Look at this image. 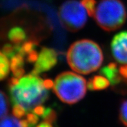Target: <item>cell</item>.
I'll return each instance as SVG.
<instances>
[{"mask_svg": "<svg viewBox=\"0 0 127 127\" xmlns=\"http://www.w3.org/2000/svg\"><path fill=\"white\" fill-rule=\"evenodd\" d=\"M8 86L12 105L22 106L27 112L41 105L48 97L43 81L32 73L19 78L13 77L8 81Z\"/></svg>", "mask_w": 127, "mask_h": 127, "instance_id": "6da1fadb", "label": "cell"}, {"mask_svg": "<svg viewBox=\"0 0 127 127\" xmlns=\"http://www.w3.org/2000/svg\"><path fill=\"white\" fill-rule=\"evenodd\" d=\"M68 64L74 71L87 75L101 66L103 54L99 45L90 40L83 39L73 43L66 55Z\"/></svg>", "mask_w": 127, "mask_h": 127, "instance_id": "7a4b0ae2", "label": "cell"}, {"mask_svg": "<svg viewBox=\"0 0 127 127\" xmlns=\"http://www.w3.org/2000/svg\"><path fill=\"white\" fill-rule=\"evenodd\" d=\"M87 88V83L83 77L71 71H65L56 78L53 89L61 101L72 105L83 98Z\"/></svg>", "mask_w": 127, "mask_h": 127, "instance_id": "3957f363", "label": "cell"}, {"mask_svg": "<svg viewBox=\"0 0 127 127\" xmlns=\"http://www.w3.org/2000/svg\"><path fill=\"white\" fill-rule=\"evenodd\" d=\"M127 17L125 6L121 0H101L94 14L97 24L108 32L121 27Z\"/></svg>", "mask_w": 127, "mask_h": 127, "instance_id": "277c9868", "label": "cell"}, {"mask_svg": "<svg viewBox=\"0 0 127 127\" xmlns=\"http://www.w3.org/2000/svg\"><path fill=\"white\" fill-rule=\"evenodd\" d=\"M87 14L82 3L77 0L66 1L61 5L59 10L62 24L71 32H76L85 25Z\"/></svg>", "mask_w": 127, "mask_h": 127, "instance_id": "5b68a950", "label": "cell"}, {"mask_svg": "<svg viewBox=\"0 0 127 127\" xmlns=\"http://www.w3.org/2000/svg\"><path fill=\"white\" fill-rule=\"evenodd\" d=\"M57 62L58 55L56 51L45 47H43L38 53L32 73L38 75L42 73L49 71L56 66Z\"/></svg>", "mask_w": 127, "mask_h": 127, "instance_id": "8992f818", "label": "cell"}, {"mask_svg": "<svg viewBox=\"0 0 127 127\" xmlns=\"http://www.w3.org/2000/svg\"><path fill=\"white\" fill-rule=\"evenodd\" d=\"M111 49L114 58L118 62L127 64V31H121L114 36Z\"/></svg>", "mask_w": 127, "mask_h": 127, "instance_id": "52a82bcc", "label": "cell"}, {"mask_svg": "<svg viewBox=\"0 0 127 127\" xmlns=\"http://www.w3.org/2000/svg\"><path fill=\"white\" fill-rule=\"evenodd\" d=\"M21 44L18 46V50L14 55L8 58L10 64V69L12 72L14 77H21L25 73V57L20 52Z\"/></svg>", "mask_w": 127, "mask_h": 127, "instance_id": "ba28073f", "label": "cell"}, {"mask_svg": "<svg viewBox=\"0 0 127 127\" xmlns=\"http://www.w3.org/2000/svg\"><path fill=\"white\" fill-rule=\"evenodd\" d=\"M99 73L108 79L112 85L118 84L122 81V77L119 73V69H118L116 63H110L107 66L103 67Z\"/></svg>", "mask_w": 127, "mask_h": 127, "instance_id": "9c48e42d", "label": "cell"}, {"mask_svg": "<svg viewBox=\"0 0 127 127\" xmlns=\"http://www.w3.org/2000/svg\"><path fill=\"white\" fill-rule=\"evenodd\" d=\"M110 84V81L102 75H95L89 79L87 82V88L91 91H99L107 88Z\"/></svg>", "mask_w": 127, "mask_h": 127, "instance_id": "30bf717a", "label": "cell"}, {"mask_svg": "<svg viewBox=\"0 0 127 127\" xmlns=\"http://www.w3.org/2000/svg\"><path fill=\"white\" fill-rule=\"evenodd\" d=\"M9 40L14 44H21L25 42L27 34L25 31L21 27L16 26L12 28L8 32Z\"/></svg>", "mask_w": 127, "mask_h": 127, "instance_id": "8fae6325", "label": "cell"}, {"mask_svg": "<svg viewBox=\"0 0 127 127\" xmlns=\"http://www.w3.org/2000/svg\"><path fill=\"white\" fill-rule=\"evenodd\" d=\"M10 69L9 59L3 51H0V81L7 77Z\"/></svg>", "mask_w": 127, "mask_h": 127, "instance_id": "7c38bea8", "label": "cell"}, {"mask_svg": "<svg viewBox=\"0 0 127 127\" xmlns=\"http://www.w3.org/2000/svg\"><path fill=\"white\" fill-rule=\"evenodd\" d=\"M9 110V101L6 95L0 90V119L6 116Z\"/></svg>", "mask_w": 127, "mask_h": 127, "instance_id": "4fadbf2b", "label": "cell"}, {"mask_svg": "<svg viewBox=\"0 0 127 127\" xmlns=\"http://www.w3.org/2000/svg\"><path fill=\"white\" fill-rule=\"evenodd\" d=\"M0 127H22L20 120L14 116H5L0 119Z\"/></svg>", "mask_w": 127, "mask_h": 127, "instance_id": "5bb4252c", "label": "cell"}, {"mask_svg": "<svg viewBox=\"0 0 127 127\" xmlns=\"http://www.w3.org/2000/svg\"><path fill=\"white\" fill-rule=\"evenodd\" d=\"M81 3H82L89 16L92 17L94 16L97 7L95 0H81Z\"/></svg>", "mask_w": 127, "mask_h": 127, "instance_id": "9a60e30c", "label": "cell"}, {"mask_svg": "<svg viewBox=\"0 0 127 127\" xmlns=\"http://www.w3.org/2000/svg\"><path fill=\"white\" fill-rule=\"evenodd\" d=\"M119 118L122 124L127 127V99L121 103L119 108Z\"/></svg>", "mask_w": 127, "mask_h": 127, "instance_id": "2e32d148", "label": "cell"}, {"mask_svg": "<svg viewBox=\"0 0 127 127\" xmlns=\"http://www.w3.org/2000/svg\"><path fill=\"white\" fill-rule=\"evenodd\" d=\"M44 119V121L49 122L50 123H54L57 119L56 112L50 108H46L44 115L41 117Z\"/></svg>", "mask_w": 127, "mask_h": 127, "instance_id": "e0dca14e", "label": "cell"}, {"mask_svg": "<svg viewBox=\"0 0 127 127\" xmlns=\"http://www.w3.org/2000/svg\"><path fill=\"white\" fill-rule=\"evenodd\" d=\"M12 114L13 116L18 119H22L26 116L27 112L22 106L19 105H14L12 106Z\"/></svg>", "mask_w": 127, "mask_h": 127, "instance_id": "ac0fdd59", "label": "cell"}, {"mask_svg": "<svg viewBox=\"0 0 127 127\" xmlns=\"http://www.w3.org/2000/svg\"><path fill=\"white\" fill-rule=\"evenodd\" d=\"M45 110H46V108L44 106H43L42 105H39V106L35 107L32 112H33L34 114H35L38 116L42 117L44 115V114H45Z\"/></svg>", "mask_w": 127, "mask_h": 127, "instance_id": "d6986e66", "label": "cell"}, {"mask_svg": "<svg viewBox=\"0 0 127 127\" xmlns=\"http://www.w3.org/2000/svg\"><path fill=\"white\" fill-rule=\"evenodd\" d=\"M119 73L122 78L127 80V64H123L119 68Z\"/></svg>", "mask_w": 127, "mask_h": 127, "instance_id": "ffe728a7", "label": "cell"}, {"mask_svg": "<svg viewBox=\"0 0 127 127\" xmlns=\"http://www.w3.org/2000/svg\"><path fill=\"white\" fill-rule=\"evenodd\" d=\"M43 83L45 88L48 90V89L53 88L54 82L52 81L51 80H50V79H46V80H44L43 81Z\"/></svg>", "mask_w": 127, "mask_h": 127, "instance_id": "44dd1931", "label": "cell"}, {"mask_svg": "<svg viewBox=\"0 0 127 127\" xmlns=\"http://www.w3.org/2000/svg\"><path fill=\"white\" fill-rule=\"evenodd\" d=\"M35 127H53V126L52 125V123L47 121H43V122L39 123Z\"/></svg>", "mask_w": 127, "mask_h": 127, "instance_id": "7402d4cb", "label": "cell"}]
</instances>
